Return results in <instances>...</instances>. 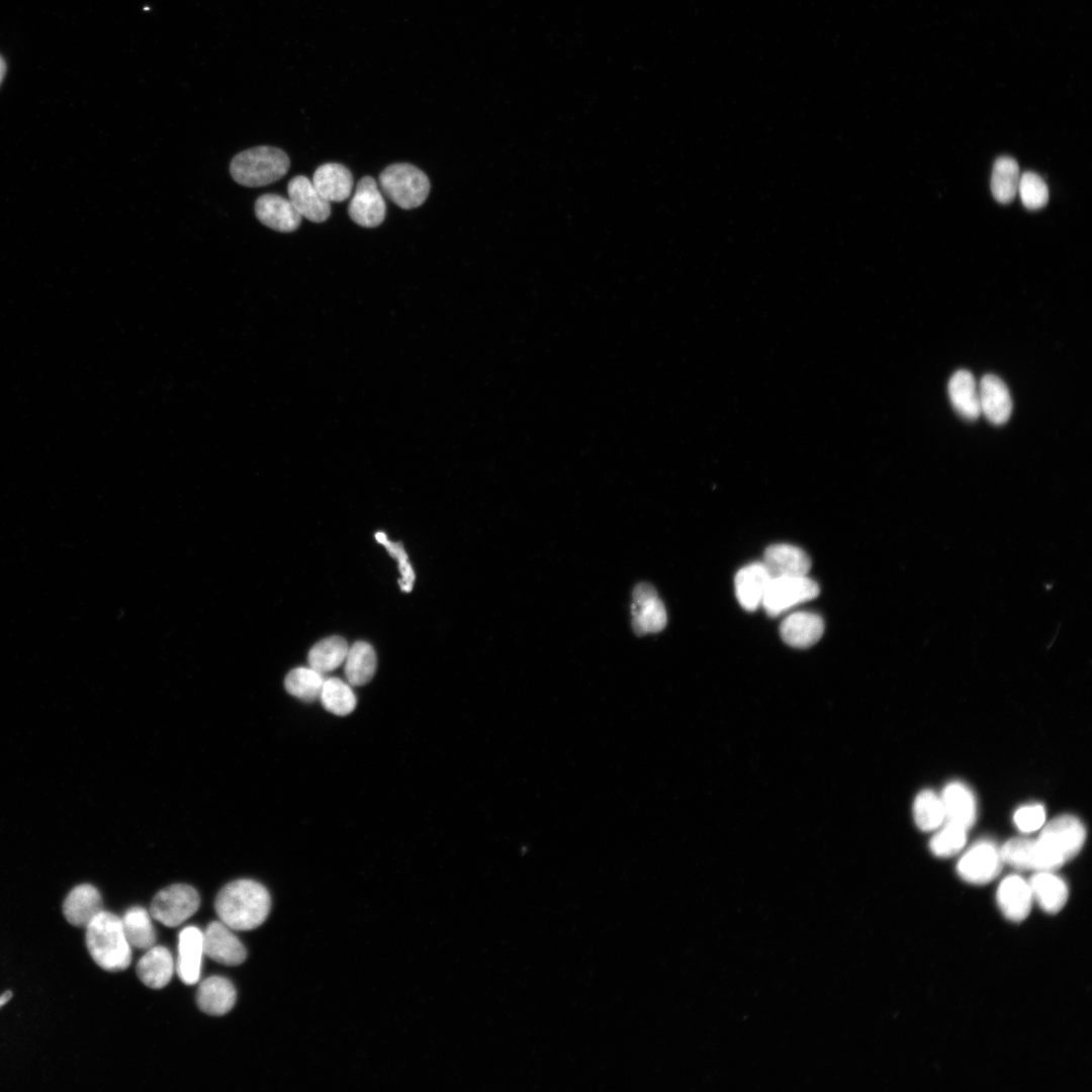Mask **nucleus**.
Listing matches in <instances>:
<instances>
[{"instance_id": "obj_1", "label": "nucleus", "mask_w": 1092, "mask_h": 1092, "mask_svg": "<svg viewBox=\"0 0 1092 1092\" xmlns=\"http://www.w3.org/2000/svg\"><path fill=\"white\" fill-rule=\"evenodd\" d=\"M214 907L220 921L231 929L251 930L266 920L271 898L262 884L242 879L229 883L218 892Z\"/></svg>"}, {"instance_id": "obj_2", "label": "nucleus", "mask_w": 1092, "mask_h": 1092, "mask_svg": "<svg viewBox=\"0 0 1092 1092\" xmlns=\"http://www.w3.org/2000/svg\"><path fill=\"white\" fill-rule=\"evenodd\" d=\"M1085 837V828L1077 817H1056L1034 839L1032 870L1054 871L1062 867L1081 850Z\"/></svg>"}, {"instance_id": "obj_3", "label": "nucleus", "mask_w": 1092, "mask_h": 1092, "mask_svg": "<svg viewBox=\"0 0 1092 1092\" xmlns=\"http://www.w3.org/2000/svg\"><path fill=\"white\" fill-rule=\"evenodd\" d=\"M86 944L94 962L103 970H125L131 962V946L121 919L107 911L98 913L86 926Z\"/></svg>"}, {"instance_id": "obj_4", "label": "nucleus", "mask_w": 1092, "mask_h": 1092, "mask_svg": "<svg viewBox=\"0 0 1092 1092\" xmlns=\"http://www.w3.org/2000/svg\"><path fill=\"white\" fill-rule=\"evenodd\" d=\"M290 167L285 152L274 147H257L236 155L230 165L233 179L247 187L265 186L282 178Z\"/></svg>"}, {"instance_id": "obj_5", "label": "nucleus", "mask_w": 1092, "mask_h": 1092, "mask_svg": "<svg viewBox=\"0 0 1092 1092\" xmlns=\"http://www.w3.org/2000/svg\"><path fill=\"white\" fill-rule=\"evenodd\" d=\"M379 184L385 196L403 209L422 205L430 192L427 175L407 163L386 167L379 175Z\"/></svg>"}, {"instance_id": "obj_6", "label": "nucleus", "mask_w": 1092, "mask_h": 1092, "mask_svg": "<svg viewBox=\"0 0 1092 1092\" xmlns=\"http://www.w3.org/2000/svg\"><path fill=\"white\" fill-rule=\"evenodd\" d=\"M200 897L197 891L185 884L171 885L154 897L150 913L162 924L175 927L186 921L199 908Z\"/></svg>"}, {"instance_id": "obj_7", "label": "nucleus", "mask_w": 1092, "mask_h": 1092, "mask_svg": "<svg viewBox=\"0 0 1092 1092\" xmlns=\"http://www.w3.org/2000/svg\"><path fill=\"white\" fill-rule=\"evenodd\" d=\"M818 584L807 575L771 578L761 607L769 616H779L791 608L815 599Z\"/></svg>"}, {"instance_id": "obj_8", "label": "nucleus", "mask_w": 1092, "mask_h": 1092, "mask_svg": "<svg viewBox=\"0 0 1092 1092\" xmlns=\"http://www.w3.org/2000/svg\"><path fill=\"white\" fill-rule=\"evenodd\" d=\"M1000 849L988 840L975 843L959 860L957 871L968 883L982 885L994 880L1002 869Z\"/></svg>"}, {"instance_id": "obj_9", "label": "nucleus", "mask_w": 1092, "mask_h": 1092, "mask_svg": "<svg viewBox=\"0 0 1092 1092\" xmlns=\"http://www.w3.org/2000/svg\"><path fill=\"white\" fill-rule=\"evenodd\" d=\"M348 212L354 222L364 228L378 226L384 220L385 201L372 177L365 176L358 182Z\"/></svg>"}, {"instance_id": "obj_10", "label": "nucleus", "mask_w": 1092, "mask_h": 1092, "mask_svg": "<svg viewBox=\"0 0 1092 1092\" xmlns=\"http://www.w3.org/2000/svg\"><path fill=\"white\" fill-rule=\"evenodd\" d=\"M204 954L225 966L245 962L247 950L231 928L221 921L211 922L203 932Z\"/></svg>"}, {"instance_id": "obj_11", "label": "nucleus", "mask_w": 1092, "mask_h": 1092, "mask_svg": "<svg viewBox=\"0 0 1092 1092\" xmlns=\"http://www.w3.org/2000/svg\"><path fill=\"white\" fill-rule=\"evenodd\" d=\"M257 218L266 226L281 233L298 229L302 216L292 202L278 194H263L255 202Z\"/></svg>"}, {"instance_id": "obj_12", "label": "nucleus", "mask_w": 1092, "mask_h": 1092, "mask_svg": "<svg viewBox=\"0 0 1092 1092\" xmlns=\"http://www.w3.org/2000/svg\"><path fill=\"white\" fill-rule=\"evenodd\" d=\"M996 897L999 909L1008 920L1021 922L1029 915L1033 897L1029 883L1022 877H1006L1000 883Z\"/></svg>"}, {"instance_id": "obj_13", "label": "nucleus", "mask_w": 1092, "mask_h": 1092, "mask_svg": "<svg viewBox=\"0 0 1092 1092\" xmlns=\"http://www.w3.org/2000/svg\"><path fill=\"white\" fill-rule=\"evenodd\" d=\"M980 411L994 425L1006 423L1012 412V400L1006 384L998 376L986 374L978 385Z\"/></svg>"}, {"instance_id": "obj_14", "label": "nucleus", "mask_w": 1092, "mask_h": 1092, "mask_svg": "<svg viewBox=\"0 0 1092 1092\" xmlns=\"http://www.w3.org/2000/svg\"><path fill=\"white\" fill-rule=\"evenodd\" d=\"M771 576L764 564L753 562L743 566L735 575V594L740 606L749 612L762 604Z\"/></svg>"}, {"instance_id": "obj_15", "label": "nucleus", "mask_w": 1092, "mask_h": 1092, "mask_svg": "<svg viewBox=\"0 0 1092 1092\" xmlns=\"http://www.w3.org/2000/svg\"><path fill=\"white\" fill-rule=\"evenodd\" d=\"M203 954V932L196 926L183 928L179 934L176 970L184 984L194 985L199 981Z\"/></svg>"}, {"instance_id": "obj_16", "label": "nucleus", "mask_w": 1092, "mask_h": 1092, "mask_svg": "<svg viewBox=\"0 0 1092 1092\" xmlns=\"http://www.w3.org/2000/svg\"><path fill=\"white\" fill-rule=\"evenodd\" d=\"M762 563L772 578L807 575L811 568L808 554L790 544L768 546L764 551Z\"/></svg>"}, {"instance_id": "obj_17", "label": "nucleus", "mask_w": 1092, "mask_h": 1092, "mask_svg": "<svg viewBox=\"0 0 1092 1092\" xmlns=\"http://www.w3.org/2000/svg\"><path fill=\"white\" fill-rule=\"evenodd\" d=\"M289 200L302 217L313 222H323L331 214V205L315 189L311 180L298 175L287 185Z\"/></svg>"}, {"instance_id": "obj_18", "label": "nucleus", "mask_w": 1092, "mask_h": 1092, "mask_svg": "<svg viewBox=\"0 0 1092 1092\" xmlns=\"http://www.w3.org/2000/svg\"><path fill=\"white\" fill-rule=\"evenodd\" d=\"M823 619L812 612H795L787 616L781 626L782 639L790 646L805 648L814 645L823 635Z\"/></svg>"}, {"instance_id": "obj_19", "label": "nucleus", "mask_w": 1092, "mask_h": 1092, "mask_svg": "<svg viewBox=\"0 0 1092 1092\" xmlns=\"http://www.w3.org/2000/svg\"><path fill=\"white\" fill-rule=\"evenodd\" d=\"M945 819L948 823L970 828L977 816V804L973 792L965 784L952 782L945 786L940 796Z\"/></svg>"}, {"instance_id": "obj_20", "label": "nucleus", "mask_w": 1092, "mask_h": 1092, "mask_svg": "<svg viewBox=\"0 0 1092 1092\" xmlns=\"http://www.w3.org/2000/svg\"><path fill=\"white\" fill-rule=\"evenodd\" d=\"M312 183L328 202L346 200L353 188V176L348 168L338 163H327L313 173Z\"/></svg>"}, {"instance_id": "obj_21", "label": "nucleus", "mask_w": 1092, "mask_h": 1092, "mask_svg": "<svg viewBox=\"0 0 1092 1092\" xmlns=\"http://www.w3.org/2000/svg\"><path fill=\"white\" fill-rule=\"evenodd\" d=\"M63 911L71 924L86 927L102 911L101 895L92 885H79L66 897Z\"/></svg>"}, {"instance_id": "obj_22", "label": "nucleus", "mask_w": 1092, "mask_h": 1092, "mask_svg": "<svg viewBox=\"0 0 1092 1092\" xmlns=\"http://www.w3.org/2000/svg\"><path fill=\"white\" fill-rule=\"evenodd\" d=\"M236 989L225 978L212 976L202 981L196 994L201 1011L213 1016L228 1013L236 1002Z\"/></svg>"}, {"instance_id": "obj_23", "label": "nucleus", "mask_w": 1092, "mask_h": 1092, "mask_svg": "<svg viewBox=\"0 0 1092 1092\" xmlns=\"http://www.w3.org/2000/svg\"><path fill=\"white\" fill-rule=\"evenodd\" d=\"M1033 900L1050 914H1056L1066 905L1069 889L1065 881L1052 871H1037L1028 882Z\"/></svg>"}, {"instance_id": "obj_24", "label": "nucleus", "mask_w": 1092, "mask_h": 1092, "mask_svg": "<svg viewBox=\"0 0 1092 1092\" xmlns=\"http://www.w3.org/2000/svg\"><path fill=\"white\" fill-rule=\"evenodd\" d=\"M174 961L165 946H152L136 965L140 980L152 989L165 987L173 976Z\"/></svg>"}, {"instance_id": "obj_25", "label": "nucleus", "mask_w": 1092, "mask_h": 1092, "mask_svg": "<svg viewBox=\"0 0 1092 1092\" xmlns=\"http://www.w3.org/2000/svg\"><path fill=\"white\" fill-rule=\"evenodd\" d=\"M948 395L956 412L965 420L975 421L981 414L978 385L967 370L957 371L948 382Z\"/></svg>"}, {"instance_id": "obj_26", "label": "nucleus", "mask_w": 1092, "mask_h": 1092, "mask_svg": "<svg viewBox=\"0 0 1092 1092\" xmlns=\"http://www.w3.org/2000/svg\"><path fill=\"white\" fill-rule=\"evenodd\" d=\"M344 664L348 684L354 687L366 685L376 671L375 650L369 643L357 641L349 647Z\"/></svg>"}, {"instance_id": "obj_27", "label": "nucleus", "mask_w": 1092, "mask_h": 1092, "mask_svg": "<svg viewBox=\"0 0 1092 1092\" xmlns=\"http://www.w3.org/2000/svg\"><path fill=\"white\" fill-rule=\"evenodd\" d=\"M349 646L340 636H331L315 643L308 652V664L321 673H328L344 663Z\"/></svg>"}, {"instance_id": "obj_28", "label": "nucleus", "mask_w": 1092, "mask_h": 1092, "mask_svg": "<svg viewBox=\"0 0 1092 1092\" xmlns=\"http://www.w3.org/2000/svg\"><path fill=\"white\" fill-rule=\"evenodd\" d=\"M1020 172L1017 162L1010 157L998 158L993 166L991 191L1000 203L1011 202L1018 191Z\"/></svg>"}, {"instance_id": "obj_29", "label": "nucleus", "mask_w": 1092, "mask_h": 1092, "mask_svg": "<svg viewBox=\"0 0 1092 1092\" xmlns=\"http://www.w3.org/2000/svg\"><path fill=\"white\" fill-rule=\"evenodd\" d=\"M318 699L328 712L337 716L352 713L357 705L351 685L338 677L325 679Z\"/></svg>"}, {"instance_id": "obj_30", "label": "nucleus", "mask_w": 1092, "mask_h": 1092, "mask_svg": "<svg viewBox=\"0 0 1092 1092\" xmlns=\"http://www.w3.org/2000/svg\"><path fill=\"white\" fill-rule=\"evenodd\" d=\"M121 922L130 946L140 949L154 946L156 932L146 909L138 906L128 909Z\"/></svg>"}, {"instance_id": "obj_31", "label": "nucleus", "mask_w": 1092, "mask_h": 1092, "mask_svg": "<svg viewBox=\"0 0 1092 1092\" xmlns=\"http://www.w3.org/2000/svg\"><path fill=\"white\" fill-rule=\"evenodd\" d=\"M325 679L323 673L310 666L296 667L288 672L284 686L291 696L309 703L318 699Z\"/></svg>"}, {"instance_id": "obj_32", "label": "nucleus", "mask_w": 1092, "mask_h": 1092, "mask_svg": "<svg viewBox=\"0 0 1092 1092\" xmlns=\"http://www.w3.org/2000/svg\"><path fill=\"white\" fill-rule=\"evenodd\" d=\"M632 615V626L638 635L658 632L665 627L667 621L664 605L658 597L640 604L633 603Z\"/></svg>"}, {"instance_id": "obj_33", "label": "nucleus", "mask_w": 1092, "mask_h": 1092, "mask_svg": "<svg viewBox=\"0 0 1092 1092\" xmlns=\"http://www.w3.org/2000/svg\"><path fill=\"white\" fill-rule=\"evenodd\" d=\"M913 814L916 825L923 831L938 828L945 819L941 798L931 790H923L916 796Z\"/></svg>"}, {"instance_id": "obj_34", "label": "nucleus", "mask_w": 1092, "mask_h": 1092, "mask_svg": "<svg viewBox=\"0 0 1092 1092\" xmlns=\"http://www.w3.org/2000/svg\"><path fill=\"white\" fill-rule=\"evenodd\" d=\"M967 829L946 822L930 840L929 846L933 854L939 857H948L958 853L967 840Z\"/></svg>"}, {"instance_id": "obj_35", "label": "nucleus", "mask_w": 1092, "mask_h": 1092, "mask_svg": "<svg viewBox=\"0 0 1092 1092\" xmlns=\"http://www.w3.org/2000/svg\"><path fill=\"white\" fill-rule=\"evenodd\" d=\"M1021 201L1028 209L1043 207L1049 200V189L1043 179L1033 172L1020 175L1018 191Z\"/></svg>"}, {"instance_id": "obj_36", "label": "nucleus", "mask_w": 1092, "mask_h": 1092, "mask_svg": "<svg viewBox=\"0 0 1092 1092\" xmlns=\"http://www.w3.org/2000/svg\"><path fill=\"white\" fill-rule=\"evenodd\" d=\"M1034 839L1015 837L1000 849L1002 861L1021 871L1032 870Z\"/></svg>"}, {"instance_id": "obj_37", "label": "nucleus", "mask_w": 1092, "mask_h": 1092, "mask_svg": "<svg viewBox=\"0 0 1092 1092\" xmlns=\"http://www.w3.org/2000/svg\"><path fill=\"white\" fill-rule=\"evenodd\" d=\"M375 539L379 544H382L388 554L397 561L398 570L401 575L398 579L399 586L402 592L410 593L413 589L416 574L413 566L408 562V557L402 543L388 540L383 532H377L375 534Z\"/></svg>"}, {"instance_id": "obj_38", "label": "nucleus", "mask_w": 1092, "mask_h": 1092, "mask_svg": "<svg viewBox=\"0 0 1092 1092\" xmlns=\"http://www.w3.org/2000/svg\"><path fill=\"white\" fill-rule=\"evenodd\" d=\"M1014 823L1022 832H1032L1039 829L1045 820V810L1039 804L1020 807L1014 814Z\"/></svg>"}, {"instance_id": "obj_39", "label": "nucleus", "mask_w": 1092, "mask_h": 1092, "mask_svg": "<svg viewBox=\"0 0 1092 1092\" xmlns=\"http://www.w3.org/2000/svg\"><path fill=\"white\" fill-rule=\"evenodd\" d=\"M5 71H6L5 63H4L3 59L0 57V83H1V81L3 79V77H4Z\"/></svg>"}, {"instance_id": "obj_40", "label": "nucleus", "mask_w": 1092, "mask_h": 1092, "mask_svg": "<svg viewBox=\"0 0 1092 1092\" xmlns=\"http://www.w3.org/2000/svg\"><path fill=\"white\" fill-rule=\"evenodd\" d=\"M10 997H11V994L9 992L6 993V994H3L0 997V1006H2L4 1003H6L9 1000Z\"/></svg>"}]
</instances>
